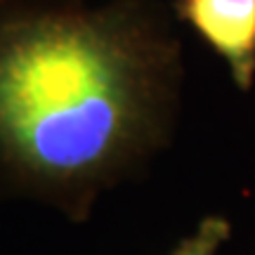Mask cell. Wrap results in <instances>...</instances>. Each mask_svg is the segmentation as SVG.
Here are the masks:
<instances>
[{
  "label": "cell",
  "instance_id": "obj_1",
  "mask_svg": "<svg viewBox=\"0 0 255 255\" xmlns=\"http://www.w3.org/2000/svg\"><path fill=\"white\" fill-rule=\"evenodd\" d=\"M177 47L139 0L0 7V180L88 218L165 137Z\"/></svg>",
  "mask_w": 255,
  "mask_h": 255
},
{
  "label": "cell",
  "instance_id": "obj_2",
  "mask_svg": "<svg viewBox=\"0 0 255 255\" xmlns=\"http://www.w3.org/2000/svg\"><path fill=\"white\" fill-rule=\"evenodd\" d=\"M184 24L227 64L241 90L255 81V0H175Z\"/></svg>",
  "mask_w": 255,
  "mask_h": 255
},
{
  "label": "cell",
  "instance_id": "obj_3",
  "mask_svg": "<svg viewBox=\"0 0 255 255\" xmlns=\"http://www.w3.org/2000/svg\"><path fill=\"white\" fill-rule=\"evenodd\" d=\"M229 239V222L225 218H206L194 229V234L182 239L170 255H218L220 246Z\"/></svg>",
  "mask_w": 255,
  "mask_h": 255
}]
</instances>
